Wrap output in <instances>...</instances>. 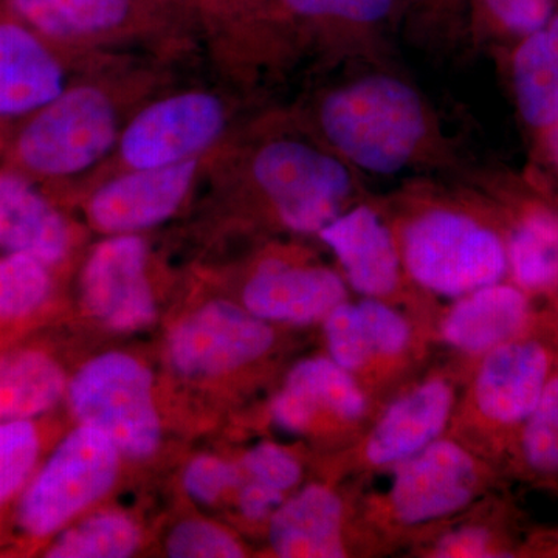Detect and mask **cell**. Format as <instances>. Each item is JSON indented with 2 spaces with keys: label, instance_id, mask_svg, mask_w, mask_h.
Segmentation results:
<instances>
[{
  "label": "cell",
  "instance_id": "ffe728a7",
  "mask_svg": "<svg viewBox=\"0 0 558 558\" xmlns=\"http://www.w3.org/2000/svg\"><path fill=\"white\" fill-rule=\"evenodd\" d=\"M330 359L349 373L365 368L373 359L396 357L410 343V325L384 301H343L325 318Z\"/></svg>",
  "mask_w": 558,
  "mask_h": 558
},
{
  "label": "cell",
  "instance_id": "4316f807",
  "mask_svg": "<svg viewBox=\"0 0 558 558\" xmlns=\"http://www.w3.org/2000/svg\"><path fill=\"white\" fill-rule=\"evenodd\" d=\"M558 13V0H469L468 32L478 47L501 51Z\"/></svg>",
  "mask_w": 558,
  "mask_h": 558
},
{
  "label": "cell",
  "instance_id": "6da1fadb",
  "mask_svg": "<svg viewBox=\"0 0 558 558\" xmlns=\"http://www.w3.org/2000/svg\"><path fill=\"white\" fill-rule=\"evenodd\" d=\"M343 69L314 102L318 143L363 179H410L461 168L438 110L391 61Z\"/></svg>",
  "mask_w": 558,
  "mask_h": 558
},
{
  "label": "cell",
  "instance_id": "603a6c76",
  "mask_svg": "<svg viewBox=\"0 0 558 558\" xmlns=\"http://www.w3.org/2000/svg\"><path fill=\"white\" fill-rule=\"evenodd\" d=\"M526 314L523 289L494 282L459 296L444 318L442 336L461 351L488 352L515 336Z\"/></svg>",
  "mask_w": 558,
  "mask_h": 558
},
{
  "label": "cell",
  "instance_id": "44dd1931",
  "mask_svg": "<svg viewBox=\"0 0 558 558\" xmlns=\"http://www.w3.org/2000/svg\"><path fill=\"white\" fill-rule=\"evenodd\" d=\"M64 90L61 65L33 33L0 24V117L35 112Z\"/></svg>",
  "mask_w": 558,
  "mask_h": 558
},
{
  "label": "cell",
  "instance_id": "e575fe53",
  "mask_svg": "<svg viewBox=\"0 0 558 558\" xmlns=\"http://www.w3.org/2000/svg\"><path fill=\"white\" fill-rule=\"evenodd\" d=\"M245 468L253 478L281 492L295 486L301 476L299 461L274 444H259L250 450L245 457Z\"/></svg>",
  "mask_w": 558,
  "mask_h": 558
},
{
  "label": "cell",
  "instance_id": "d4e9b609",
  "mask_svg": "<svg viewBox=\"0 0 558 558\" xmlns=\"http://www.w3.org/2000/svg\"><path fill=\"white\" fill-rule=\"evenodd\" d=\"M60 366L40 352H20L0 362V422L22 421L51 409L64 391Z\"/></svg>",
  "mask_w": 558,
  "mask_h": 558
},
{
  "label": "cell",
  "instance_id": "3957f363",
  "mask_svg": "<svg viewBox=\"0 0 558 558\" xmlns=\"http://www.w3.org/2000/svg\"><path fill=\"white\" fill-rule=\"evenodd\" d=\"M250 178L282 226L304 234H318L369 194L366 179L317 140H269L253 154Z\"/></svg>",
  "mask_w": 558,
  "mask_h": 558
},
{
  "label": "cell",
  "instance_id": "52a82bcc",
  "mask_svg": "<svg viewBox=\"0 0 558 558\" xmlns=\"http://www.w3.org/2000/svg\"><path fill=\"white\" fill-rule=\"evenodd\" d=\"M473 180L510 215L502 233L508 274L517 286L531 292L558 289V205L535 190L521 171H481Z\"/></svg>",
  "mask_w": 558,
  "mask_h": 558
},
{
  "label": "cell",
  "instance_id": "9a60e30c",
  "mask_svg": "<svg viewBox=\"0 0 558 558\" xmlns=\"http://www.w3.org/2000/svg\"><path fill=\"white\" fill-rule=\"evenodd\" d=\"M196 161L135 170L102 186L90 202L95 226L112 233L148 229L179 208L189 193Z\"/></svg>",
  "mask_w": 558,
  "mask_h": 558
},
{
  "label": "cell",
  "instance_id": "1f68e13d",
  "mask_svg": "<svg viewBox=\"0 0 558 558\" xmlns=\"http://www.w3.org/2000/svg\"><path fill=\"white\" fill-rule=\"evenodd\" d=\"M168 554L174 558L244 556L236 539L207 521H185L175 527L168 539Z\"/></svg>",
  "mask_w": 558,
  "mask_h": 558
},
{
  "label": "cell",
  "instance_id": "ba28073f",
  "mask_svg": "<svg viewBox=\"0 0 558 558\" xmlns=\"http://www.w3.org/2000/svg\"><path fill=\"white\" fill-rule=\"evenodd\" d=\"M318 36L337 64L391 61L405 27L400 0H275Z\"/></svg>",
  "mask_w": 558,
  "mask_h": 558
},
{
  "label": "cell",
  "instance_id": "d590c367",
  "mask_svg": "<svg viewBox=\"0 0 558 558\" xmlns=\"http://www.w3.org/2000/svg\"><path fill=\"white\" fill-rule=\"evenodd\" d=\"M238 470L218 458L202 457L191 462L183 476V486L196 501L211 505L238 484Z\"/></svg>",
  "mask_w": 558,
  "mask_h": 558
},
{
  "label": "cell",
  "instance_id": "7402d4cb",
  "mask_svg": "<svg viewBox=\"0 0 558 558\" xmlns=\"http://www.w3.org/2000/svg\"><path fill=\"white\" fill-rule=\"evenodd\" d=\"M341 520L343 506L332 490L306 487L274 513L271 546L284 558L344 557Z\"/></svg>",
  "mask_w": 558,
  "mask_h": 558
},
{
  "label": "cell",
  "instance_id": "ac0fdd59",
  "mask_svg": "<svg viewBox=\"0 0 558 558\" xmlns=\"http://www.w3.org/2000/svg\"><path fill=\"white\" fill-rule=\"evenodd\" d=\"M548 368V354L538 344L502 343L492 349L476 376L481 413L501 424L527 418L546 387Z\"/></svg>",
  "mask_w": 558,
  "mask_h": 558
},
{
  "label": "cell",
  "instance_id": "836d02e7",
  "mask_svg": "<svg viewBox=\"0 0 558 558\" xmlns=\"http://www.w3.org/2000/svg\"><path fill=\"white\" fill-rule=\"evenodd\" d=\"M524 179L558 205V119L537 135L527 140Z\"/></svg>",
  "mask_w": 558,
  "mask_h": 558
},
{
  "label": "cell",
  "instance_id": "d6a6232c",
  "mask_svg": "<svg viewBox=\"0 0 558 558\" xmlns=\"http://www.w3.org/2000/svg\"><path fill=\"white\" fill-rule=\"evenodd\" d=\"M405 27L418 35L449 36L468 28L469 0H400Z\"/></svg>",
  "mask_w": 558,
  "mask_h": 558
},
{
  "label": "cell",
  "instance_id": "5bb4252c",
  "mask_svg": "<svg viewBox=\"0 0 558 558\" xmlns=\"http://www.w3.org/2000/svg\"><path fill=\"white\" fill-rule=\"evenodd\" d=\"M347 281L339 271L317 264L264 260L244 289L247 311L263 319L314 323L347 301Z\"/></svg>",
  "mask_w": 558,
  "mask_h": 558
},
{
  "label": "cell",
  "instance_id": "277c9868",
  "mask_svg": "<svg viewBox=\"0 0 558 558\" xmlns=\"http://www.w3.org/2000/svg\"><path fill=\"white\" fill-rule=\"evenodd\" d=\"M73 413L130 458H148L159 447L160 424L149 371L137 360L109 352L92 360L70 384Z\"/></svg>",
  "mask_w": 558,
  "mask_h": 558
},
{
  "label": "cell",
  "instance_id": "f1b7e54d",
  "mask_svg": "<svg viewBox=\"0 0 558 558\" xmlns=\"http://www.w3.org/2000/svg\"><path fill=\"white\" fill-rule=\"evenodd\" d=\"M49 290V274L39 259L20 253L0 259V319L31 314Z\"/></svg>",
  "mask_w": 558,
  "mask_h": 558
},
{
  "label": "cell",
  "instance_id": "484cf974",
  "mask_svg": "<svg viewBox=\"0 0 558 558\" xmlns=\"http://www.w3.org/2000/svg\"><path fill=\"white\" fill-rule=\"evenodd\" d=\"M11 9L53 38L112 31L126 21L131 0H10Z\"/></svg>",
  "mask_w": 558,
  "mask_h": 558
},
{
  "label": "cell",
  "instance_id": "cb8c5ba5",
  "mask_svg": "<svg viewBox=\"0 0 558 558\" xmlns=\"http://www.w3.org/2000/svg\"><path fill=\"white\" fill-rule=\"evenodd\" d=\"M68 227L31 183L0 175V248L54 264L68 252Z\"/></svg>",
  "mask_w": 558,
  "mask_h": 558
},
{
  "label": "cell",
  "instance_id": "2e32d148",
  "mask_svg": "<svg viewBox=\"0 0 558 558\" xmlns=\"http://www.w3.org/2000/svg\"><path fill=\"white\" fill-rule=\"evenodd\" d=\"M366 399L352 373L332 359H310L290 371L271 405V416L286 432L310 429L319 416L351 424L365 414Z\"/></svg>",
  "mask_w": 558,
  "mask_h": 558
},
{
  "label": "cell",
  "instance_id": "d6986e66",
  "mask_svg": "<svg viewBox=\"0 0 558 558\" xmlns=\"http://www.w3.org/2000/svg\"><path fill=\"white\" fill-rule=\"evenodd\" d=\"M453 407V389L429 380L392 403L371 433L366 457L376 465L400 464L438 439Z\"/></svg>",
  "mask_w": 558,
  "mask_h": 558
},
{
  "label": "cell",
  "instance_id": "8d00e7d4",
  "mask_svg": "<svg viewBox=\"0 0 558 558\" xmlns=\"http://www.w3.org/2000/svg\"><path fill=\"white\" fill-rule=\"evenodd\" d=\"M490 538L484 529L462 527L446 535L435 548L436 557H490Z\"/></svg>",
  "mask_w": 558,
  "mask_h": 558
},
{
  "label": "cell",
  "instance_id": "5b68a950",
  "mask_svg": "<svg viewBox=\"0 0 558 558\" xmlns=\"http://www.w3.org/2000/svg\"><path fill=\"white\" fill-rule=\"evenodd\" d=\"M119 453L98 429H75L22 499V527L43 537L101 498L116 481Z\"/></svg>",
  "mask_w": 558,
  "mask_h": 558
},
{
  "label": "cell",
  "instance_id": "e0dca14e",
  "mask_svg": "<svg viewBox=\"0 0 558 558\" xmlns=\"http://www.w3.org/2000/svg\"><path fill=\"white\" fill-rule=\"evenodd\" d=\"M498 57L521 128L532 138L558 119V13Z\"/></svg>",
  "mask_w": 558,
  "mask_h": 558
},
{
  "label": "cell",
  "instance_id": "7c38bea8",
  "mask_svg": "<svg viewBox=\"0 0 558 558\" xmlns=\"http://www.w3.org/2000/svg\"><path fill=\"white\" fill-rule=\"evenodd\" d=\"M475 461L450 440H435L400 462L391 506L402 523L425 524L464 509L475 494Z\"/></svg>",
  "mask_w": 558,
  "mask_h": 558
},
{
  "label": "cell",
  "instance_id": "83f0119b",
  "mask_svg": "<svg viewBox=\"0 0 558 558\" xmlns=\"http://www.w3.org/2000/svg\"><path fill=\"white\" fill-rule=\"evenodd\" d=\"M137 527L126 517L101 513L64 532L51 546L50 558H124L137 549Z\"/></svg>",
  "mask_w": 558,
  "mask_h": 558
},
{
  "label": "cell",
  "instance_id": "f546056e",
  "mask_svg": "<svg viewBox=\"0 0 558 558\" xmlns=\"http://www.w3.org/2000/svg\"><path fill=\"white\" fill-rule=\"evenodd\" d=\"M523 449L532 468L542 472L558 470V377L546 384L527 416Z\"/></svg>",
  "mask_w": 558,
  "mask_h": 558
},
{
  "label": "cell",
  "instance_id": "7a4b0ae2",
  "mask_svg": "<svg viewBox=\"0 0 558 558\" xmlns=\"http://www.w3.org/2000/svg\"><path fill=\"white\" fill-rule=\"evenodd\" d=\"M389 204L399 208L389 222L407 277L418 288L459 299L508 274L505 233L480 189L450 191L418 175L407 179Z\"/></svg>",
  "mask_w": 558,
  "mask_h": 558
},
{
  "label": "cell",
  "instance_id": "8992f818",
  "mask_svg": "<svg viewBox=\"0 0 558 558\" xmlns=\"http://www.w3.org/2000/svg\"><path fill=\"white\" fill-rule=\"evenodd\" d=\"M112 102L94 87L62 92L22 131L17 153L46 175L75 174L101 159L116 140Z\"/></svg>",
  "mask_w": 558,
  "mask_h": 558
},
{
  "label": "cell",
  "instance_id": "8fae6325",
  "mask_svg": "<svg viewBox=\"0 0 558 558\" xmlns=\"http://www.w3.org/2000/svg\"><path fill=\"white\" fill-rule=\"evenodd\" d=\"M274 343L263 318L227 301L209 303L172 333L170 357L186 376H218L259 359Z\"/></svg>",
  "mask_w": 558,
  "mask_h": 558
},
{
  "label": "cell",
  "instance_id": "4fadbf2b",
  "mask_svg": "<svg viewBox=\"0 0 558 558\" xmlns=\"http://www.w3.org/2000/svg\"><path fill=\"white\" fill-rule=\"evenodd\" d=\"M146 248L135 236H117L95 248L83 275L87 310L109 328H145L156 317L146 279Z\"/></svg>",
  "mask_w": 558,
  "mask_h": 558
},
{
  "label": "cell",
  "instance_id": "4dcf8cb0",
  "mask_svg": "<svg viewBox=\"0 0 558 558\" xmlns=\"http://www.w3.org/2000/svg\"><path fill=\"white\" fill-rule=\"evenodd\" d=\"M38 451V433L31 422H0V505L27 478Z\"/></svg>",
  "mask_w": 558,
  "mask_h": 558
},
{
  "label": "cell",
  "instance_id": "74e56055",
  "mask_svg": "<svg viewBox=\"0 0 558 558\" xmlns=\"http://www.w3.org/2000/svg\"><path fill=\"white\" fill-rule=\"evenodd\" d=\"M282 494L278 488L267 486L260 481H253L242 488L240 508L242 515L248 520H263L274 515L282 505Z\"/></svg>",
  "mask_w": 558,
  "mask_h": 558
},
{
  "label": "cell",
  "instance_id": "30bf717a",
  "mask_svg": "<svg viewBox=\"0 0 558 558\" xmlns=\"http://www.w3.org/2000/svg\"><path fill=\"white\" fill-rule=\"evenodd\" d=\"M318 236L336 256L349 288L365 299H387L402 284L407 271L395 230L371 194L341 211Z\"/></svg>",
  "mask_w": 558,
  "mask_h": 558
},
{
  "label": "cell",
  "instance_id": "9c48e42d",
  "mask_svg": "<svg viewBox=\"0 0 558 558\" xmlns=\"http://www.w3.org/2000/svg\"><path fill=\"white\" fill-rule=\"evenodd\" d=\"M226 126L218 98L185 94L156 102L138 113L121 140V156L134 170L171 167L193 160Z\"/></svg>",
  "mask_w": 558,
  "mask_h": 558
}]
</instances>
